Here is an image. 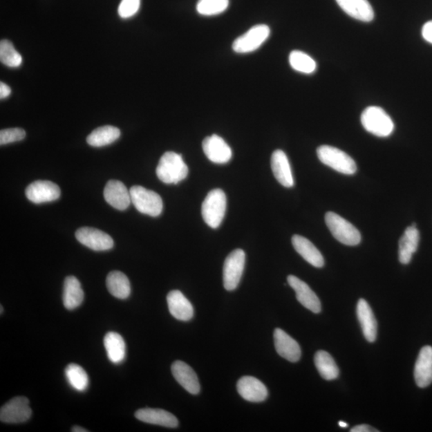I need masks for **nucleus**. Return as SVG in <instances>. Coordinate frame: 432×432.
Here are the masks:
<instances>
[{
  "mask_svg": "<svg viewBox=\"0 0 432 432\" xmlns=\"http://www.w3.org/2000/svg\"><path fill=\"white\" fill-rule=\"evenodd\" d=\"M237 391L243 399L252 403L263 402L268 395L266 386L253 376H243L240 379L237 383Z\"/></svg>",
  "mask_w": 432,
  "mask_h": 432,
  "instance_id": "nucleus-14",
  "label": "nucleus"
},
{
  "mask_svg": "<svg viewBox=\"0 0 432 432\" xmlns=\"http://www.w3.org/2000/svg\"><path fill=\"white\" fill-rule=\"evenodd\" d=\"M414 376L419 388H425L432 383V347L425 346L420 350L415 365Z\"/></svg>",
  "mask_w": 432,
  "mask_h": 432,
  "instance_id": "nucleus-18",
  "label": "nucleus"
},
{
  "mask_svg": "<svg viewBox=\"0 0 432 432\" xmlns=\"http://www.w3.org/2000/svg\"><path fill=\"white\" fill-rule=\"evenodd\" d=\"M111 294L117 299H126L131 294V284L128 277L123 272L114 271L109 274L106 281Z\"/></svg>",
  "mask_w": 432,
  "mask_h": 432,
  "instance_id": "nucleus-28",
  "label": "nucleus"
},
{
  "mask_svg": "<svg viewBox=\"0 0 432 432\" xmlns=\"http://www.w3.org/2000/svg\"><path fill=\"white\" fill-rule=\"evenodd\" d=\"M420 232L416 225L408 227L405 230L399 243V261L401 263L408 264L417 251L420 243Z\"/></svg>",
  "mask_w": 432,
  "mask_h": 432,
  "instance_id": "nucleus-23",
  "label": "nucleus"
},
{
  "mask_svg": "<svg viewBox=\"0 0 432 432\" xmlns=\"http://www.w3.org/2000/svg\"><path fill=\"white\" fill-rule=\"evenodd\" d=\"M328 229L337 240L348 246H357L361 242V234L354 225L345 218L329 212L325 216Z\"/></svg>",
  "mask_w": 432,
  "mask_h": 432,
  "instance_id": "nucleus-5",
  "label": "nucleus"
},
{
  "mask_svg": "<svg viewBox=\"0 0 432 432\" xmlns=\"http://www.w3.org/2000/svg\"><path fill=\"white\" fill-rule=\"evenodd\" d=\"M246 254L242 249H236L225 259L223 265V286L227 291L236 290L245 270Z\"/></svg>",
  "mask_w": 432,
  "mask_h": 432,
  "instance_id": "nucleus-7",
  "label": "nucleus"
},
{
  "mask_svg": "<svg viewBox=\"0 0 432 432\" xmlns=\"http://www.w3.org/2000/svg\"><path fill=\"white\" fill-rule=\"evenodd\" d=\"M350 431L352 432H376L377 431L378 432L379 430L375 429L372 428V426H370L362 424V425H358V426H354L353 429H350Z\"/></svg>",
  "mask_w": 432,
  "mask_h": 432,
  "instance_id": "nucleus-38",
  "label": "nucleus"
},
{
  "mask_svg": "<svg viewBox=\"0 0 432 432\" xmlns=\"http://www.w3.org/2000/svg\"><path fill=\"white\" fill-rule=\"evenodd\" d=\"M314 364L324 379L332 380L338 377L339 370L332 355L325 350H319L314 355Z\"/></svg>",
  "mask_w": 432,
  "mask_h": 432,
  "instance_id": "nucleus-30",
  "label": "nucleus"
},
{
  "mask_svg": "<svg viewBox=\"0 0 432 432\" xmlns=\"http://www.w3.org/2000/svg\"><path fill=\"white\" fill-rule=\"evenodd\" d=\"M66 378L72 387L78 391H84L88 388L89 379L85 370L79 365L71 364L65 369Z\"/></svg>",
  "mask_w": 432,
  "mask_h": 432,
  "instance_id": "nucleus-31",
  "label": "nucleus"
},
{
  "mask_svg": "<svg viewBox=\"0 0 432 432\" xmlns=\"http://www.w3.org/2000/svg\"><path fill=\"white\" fill-rule=\"evenodd\" d=\"M339 425L340 428H343V429L348 428V424L345 423V422H344V421H339Z\"/></svg>",
  "mask_w": 432,
  "mask_h": 432,
  "instance_id": "nucleus-41",
  "label": "nucleus"
},
{
  "mask_svg": "<svg viewBox=\"0 0 432 432\" xmlns=\"http://www.w3.org/2000/svg\"><path fill=\"white\" fill-rule=\"evenodd\" d=\"M357 318L366 339L370 343L377 337V321L372 308L364 299H360L357 308Z\"/></svg>",
  "mask_w": 432,
  "mask_h": 432,
  "instance_id": "nucleus-21",
  "label": "nucleus"
},
{
  "mask_svg": "<svg viewBox=\"0 0 432 432\" xmlns=\"http://www.w3.org/2000/svg\"><path fill=\"white\" fill-rule=\"evenodd\" d=\"M104 199L117 210L124 211L131 203V194L128 188L119 180H110L104 191Z\"/></svg>",
  "mask_w": 432,
  "mask_h": 432,
  "instance_id": "nucleus-17",
  "label": "nucleus"
},
{
  "mask_svg": "<svg viewBox=\"0 0 432 432\" xmlns=\"http://www.w3.org/2000/svg\"><path fill=\"white\" fill-rule=\"evenodd\" d=\"M229 6V0H199L196 5L198 13L205 17L225 12Z\"/></svg>",
  "mask_w": 432,
  "mask_h": 432,
  "instance_id": "nucleus-34",
  "label": "nucleus"
},
{
  "mask_svg": "<svg viewBox=\"0 0 432 432\" xmlns=\"http://www.w3.org/2000/svg\"><path fill=\"white\" fill-rule=\"evenodd\" d=\"M26 136V132L22 129H8L0 131V144L5 145L21 141Z\"/></svg>",
  "mask_w": 432,
  "mask_h": 432,
  "instance_id": "nucleus-35",
  "label": "nucleus"
},
{
  "mask_svg": "<svg viewBox=\"0 0 432 432\" xmlns=\"http://www.w3.org/2000/svg\"><path fill=\"white\" fill-rule=\"evenodd\" d=\"M135 418L144 423L176 429L179 426L176 416L169 411L156 408H142L135 413Z\"/></svg>",
  "mask_w": 432,
  "mask_h": 432,
  "instance_id": "nucleus-20",
  "label": "nucleus"
},
{
  "mask_svg": "<svg viewBox=\"0 0 432 432\" xmlns=\"http://www.w3.org/2000/svg\"><path fill=\"white\" fill-rule=\"evenodd\" d=\"M72 431H74V432H88L89 431L86 430V429H85L84 428H81V426H73V428L72 429Z\"/></svg>",
  "mask_w": 432,
  "mask_h": 432,
  "instance_id": "nucleus-40",
  "label": "nucleus"
},
{
  "mask_svg": "<svg viewBox=\"0 0 432 432\" xmlns=\"http://www.w3.org/2000/svg\"><path fill=\"white\" fill-rule=\"evenodd\" d=\"M289 63L297 72L304 74H312L317 68L316 61L301 50H293L289 55Z\"/></svg>",
  "mask_w": 432,
  "mask_h": 432,
  "instance_id": "nucleus-32",
  "label": "nucleus"
},
{
  "mask_svg": "<svg viewBox=\"0 0 432 432\" xmlns=\"http://www.w3.org/2000/svg\"><path fill=\"white\" fill-rule=\"evenodd\" d=\"M75 237L83 245L95 252L110 250L114 241L109 234L93 227H81L76 231Z\"/></svg>",
  "mask_w": 432,
  "mask_h": 432,
  "instance_id": "nucleus-10",
  "label": "nucleus"
},
{
  "mask_svg": "<svg viewBox=\"0 0 432 432\" xmlns=\"http://www.w3.org/2000/svg\"><path fill=\"white\" fill-rule=\"evenodd\" d=\"M0 60L9 68H18L23 62L21 55L8 40H2L0 43Z\"/></svg>",
  "mask_w": 432,
  "mask_h": 432,
  "instance_id": "nucleus-33",
  "label": "nucleus"
},
{
  "mask_svg": "<svg viewBox=\"0 0 432 432\" xmlns=\"http://www.w3.org/2000/svg\"><path fill=\"white\" fill-rule=\"evenodd\" d=\"M317 156L323 165L344 175H353L357 170L352 157L337 147L323 145L317 149Z\"/></svg>",
  "mask_w": 432,
  "mask_h": 432,
  "instance_id": "nucleus-4",
  "label": "nucleus"
},
{
  "mask_svg": "<svg viewBox=\"0 0 432 432\" xmlns=\"http://www.w3.org/2000/svg\"><path fill=\"white\" fill-rule=\"evenodd\" d=\"M28 199L37 205L57 200L61 195L60 188L55 182L38 180L30 184L25 191Z\"/></svg>",
  "mask_w": 432,
  "mask_h": 432,
  "instance_id": "nucleus-12",
  "label": "nucleus"
},
{
  "mask_svg": "<svg viewBox=\"0 0 432 432\" xmlns=\"http://www.w3.org/2000/svg\"><path fill=\"white\" fill-rule=\"evenodd\" d=\"M106 355L111 363L118 364L126 357V344L119 333L109 332L104 339Z\"/></svg>",
  "mask_w": 432,
  "mask_h": 432,
  "instance_id": "nucleus-27",
  "label": "nucleus"
},
{
  "mask_svg": "<svg viewBox=\"0 0 432 432\" xmlns=\"http://www.w3.org/2000/svg\"><path fill=\"white\" fill-rule=\"evenodd\" d=\"M140 0H122L118 13L122 19H129L139 12Z\"/></svg>",
  "mask_w": 432,
  "mask_h": 432,
  "instance_id": "nucleus-36",
  "label": "nucleus"
},
{
  "mask_svg": "<svg viewBox=\"0 0 432 432\" xmlns=\"http://www.w3.org/2000/svg\"><path fill=\"white\" fill-rule=\"evenodd\" d=\"M271 167L273 174L279 184L285 187L294 186L291 165L285 152L282 150L274 151L272 156Z\"/></svg>",
  "mask_w": 432,
  "mask_h": 432,
  "instance_id": "nucleus-22",
  "label": "nucleus"
},
{
  "mask_svg": "<svg viewBox=\"0 0 432 432\" xmlns=\"http://www.w3.org/2000/svg\"><path fill=\"white\" fill-rule=\"evenodd\" d=\"M167 305L171 316L180 321H189L194 317V308L185 297V294L178 290H174L167 294Z\"/></svg>",
  "mask_w": 432,
  "mask_h": 432,
  "instance_id": "nucleus-19",
  "label": "nucleus"
},
{
  "mask_svg": "<svg viewBox=\"0 0 432 432\" xmlns=\"http://www.w3.org/2000/svg\"><path fill=\"white\" fill-rule=\"evenodd\" d=\"M270 28L266 24H258L238 37L232 44L234 52L246 54L255 52L265 43L270 35Z\"/></svg>",
  "mask_w": 432,
  "mask_h": 432,
  "instance_id": "nucleus-8",
  "label": "nucleus"
},
{
  "mask_svg": "<svg viewBox=\"0 0 432 432\" xmlns=\"http://www.w3.org/2000/svg\"><path fill=\"white\" fill-rule=\"evenodd\" d=\"M171 373L174 378L182 388L192 395H197L200 391V384L198 376L189 365L182 361L177 360L171 365Z\"/></svg>",
  "mask_w": 432,
  "mask_h": 432,
  "instance_id": "nucleus-16",
  "label": "nucleus"
},
{
  "mask_svg": "<svg viewBox=\"0 0 432 432\" xmlns=\"http://www.w3.org/2000/svg\"><path fill=\"white\" fill-rule=\"evenodd\" d=\"M84 293L78 279L68 276L64 285L63 301L66 309L74 310L82 304Z\"/></svg>",
  "mask_w": 432,
  "mask_h": 432,
  "instance_id": "nucleus-26",
  "label": "nucleus"
},
{
  "mask_svg": "<svg viewBox=\"0 0 432 432\" xmlns=\"http://www.w3.org/2000/svg\"><path fill=\"white\" fill-rule=\"evenodd\" d=\"M292 242L294 250L308 263L317 268H321L324 266V259L321 252L307 238L294 235L292 238Z\"/></svg>",
  "mask_w": 432,
  "mask_h": 432,
  "instance_id": "nucleus-24",
  "label": "nucleus"
},
{
  "mask_svg": "<svg viewBox=\"0 0 432 432\" xmlns=\"http://www.w3.org/2000/svg\"><path fill=\"white\" fill-rule=\"evenodd\" d=\"M188 171L182 156L174 151H167L162 155L156 167L157 177L166 185L179 184L186 179Z\"/></svg>",
  "mask_w": 432,
  "mask_h": 432,
  "instance_id": "nucleus-1",
  "label": "nucleus"
},
{
  "mask_svg": "<svg viewBox=\"0 0 432 432\" xmlns=\"http://www.w3.org/2000/svg\"><path fill=\"white\" fill-rule=\"evenodd\" d=\"M131 203L142 214L159 216L164 208L162 198L156 192L142 186H133L130 189Z\"/></svg>",
  "mask_w": 432,
  "mask_h": 432,
  "instance_id": "nucleus-6",
  "label": "nucleus"
},
{
  "mask_svg": "<svg viewBox=\"0 0 432 432\" xmlns=\"http://www.w3.org/2000/svg\"><path fill=\"white\" fill-rule=\"evenodd\" d=\"M227 210V196L221 189L212 190L202 203V216L213 229L220 226Z\"/></svg>",
  "mask_w": 432,
  "mask_h": 432,
  "instance_id": "nucleus-3",
  "label": "nucleus"
},
{
  "mask_svg": "<svg viewBox=\"0 0 432 432\" xmlns=\"http://www.w3.org/2000/svg\"><path fill=\"white\" fill-rule=\"evenodd\" d=\"M422 35L426 42L432 44V20L426 22L422 29Z\"/></svg>",
  "mask_w": 432,
  "mask_h": 432,
  "instance_id": "nucleus-37",
  "label": "nucleus"
},
{
  "mask_svg": "<svg viewBox=\"0 0 432 432\" xmlns=\"http://www.w3.org/2000/svg\"><path fill=\"white\" fill-rule=\"evenodd\" d=\"M364 129L378 137H388L394 131V123L386 111L379 106H370L361 115Z\"/></svg>",
  "mask_w": 432,
  "mask_h": 432,
  "instance_id": "nucleus-2",
  "label": "nucleus"
},
{
  "mask_svg": "<svg viewBox=\"0 0 432 432\" xmlns=\"http://www.w3.org/2000/svg\"><path fill=\"white\" fill-rule=\"evenodd\" d=\"M274 343L277 353L292 363L298 362L301 357V346L281 328L274 332Z\"/></svg>",
  "mask_w": 432,
  "mask_h": 432,
  "instance_id": "nucleus-15",
  "label": "nucleus"
},
{
  "mask_svg": "<svg viewBox=\"0 0 432 432\" xmlns=\"http://www.w3.org/2000/svg\"><path fill=\"white\" fill-rule=\"evenodd\" d=\"M288 283L296 292L297 301L304 308L316 314L321 312V303L319 299L306 283L292 274L288 277Z\"/></svg>",
  "mask_w": 432,
  "mask_h": 432,
  "instance_id": "nucleus-13",
  "label": "nucleus"
},
{
  "mask_svg": "<svg viewBox=\"0 0 432 432\" xmlns=\"http://www.w3.org/2000/svg\"><path fill=\"white\" fill-rule=\"evenodd\" d=\"M0 309H1V312H0V313L3 314V306L0 307Z\"/></svg>",
  "mask_w": 432,
  "mask_h": 432,
  "instance_id": "nucleus-42",
  "label": "nucleus"
},
{
  "mask_svg": "<svg viewBox=\"0 0 432 432\" xmlns=\"http://www.w3.org/2000/svg\"><path fill=\"white\" fill-rule=\"evenodd\" d=\"M120 136V131L114 126H103L94 130L86 138L91 146L104 147L114 143Z\"/></svg>",
  "mask_w": 432,
  "mask_h": 432,
  "instance_id": "nucleus-29",
  "label": "nucleus"
},
{
  "mask_svg": "<svg viewBox=\"0 0 432 432\" xmlns=\"http://www.w3.org/2000/svg\"><path fill=\"white\" fill-rule=\"evenodd\" d=\"M12 91L9 86L3 82L0 83V98L6 99L11 95Z\"/></svg>",
  "mask_w": 432,
  "mask_h": 432,
  "instance_id": "nucleus-39",
  "label": "nucleus"
},
{
  "mask_svg": "<svg viewBox=\"0 0 432 432\" xmlns=\"http://www.w3.org/2000/svg\"><path fill=\"white\" fill-rule=\"evenodd\" d=\"M340 8L349 17L362 22L373 21L375 14L368 0H337Z\"/></svg>",
  "mask_w": 432,
  "mask_h": 432,
  "instance_id": "nucleus-25",
  "label": "nucleus"
},
{
  "mask_svg": "<svg viewBox=\"0 0 432 432\" xmlns=\"http://www.w3.org/2000/svg\"><path fill=\"white\" fill-rule=\"evenodd\" d=\"M29 400L24 396H17L5 404L0 409V420L5 424H21L32 416Z\"/></svg>",
  "mask_w": 432,
  "mask_h": 432,
  "instance_id": "nucleus-9",
  "label": "nucleus"
},
{
  "mask_svg": "<svg viewBox=\"0 0 432 432\" xmlns=\"http://www.w3.org/2000/svg\"><path fill=\"white\" fill-rule=\"evenodd\" d=\"M202 145L207 159L215 164L225 165L232 159L231 147L220 136L212 135L206 137Z\"/></svg>",
  "mask_w": 432,
  "mask_h": 432,
  "instance_id": "nucleus-11",
  "label": "nucleus"
}]
</instances>
